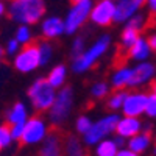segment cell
<instances>
[{"label": "cell", "instance_id": "cell-33", "mask_svg": "<svg viewBox=\"0 0 156 156\" xmlns=\"http://www.w3.org/2000/svg\"><path fill=\"white\" fill-rule=\"evenodd\" d=\"M9 129H11V137H12V140H17V142H19V139H20V136H22V131H23V123L11 125Z\"/></svg>", "mask_w": 156, "mask_h": 156}, {"label": "cell", "instance_id": "cell-5", "mask_svg": "<svg viewBox=\"0 0 156 156\" xmlns=\"http://www.w3.org/2000/svg\"><path fill=\"white\" fill-rule=\"evenodd\" d=\"M109 42H111L109 36L105 34V36H101L90 48L83 50L81 55H78L76 58H73V66H72L73 70L75 72H84V70L90 69L95 64V61L108 50Z\"/></svg>", "mask_w": 156, "mask_h": 156}, {"label": "cell", "instance_id": "cell-14", "mask_svg": "<svg viewBox=\"0 0 156 156\" xmlns=\"http://www.w3.org/2000/svg\"><path fill=\"white\" fill-rule=\"evenodd\" d=\"M145 0H119L114 3V20L125 22L131 16H134L137 9L144 5Z\"/></svg>", "mask_w": 156, "mask_h": 156}, {"label": "cell", "instance_id": "cell-29", "mask_svg": "<svg viewBox=\"0 0 156 156\" xmlns=\"http://www.w3.org/2000/svg\"><path fill=\"white\" fill-rule=\"evenodd\" d=\"M148 117H154L156 115V94L154 89L147 95V103H145V111H144Z\"/></svg>", "mask_w": 156, "mask_h": 156}, {"label": "cell", "instance_id": "cell-32", "mask_svg": "<svg viewBox=\"0 0 156 156\" xmlns=\"http://www.w3.org/2000/svg\"><path fill=\"white\" fill-rule=\"evenodd\" d=\"M83 50H86L84 48V39L83 37H76L73 41V45H72V55H73V58H76L78 55H81Z\"/></svg>", "mask_w": 156, "mask_h": 156}, {"label": "cell", "instance_id": "cell-13", "mask_svg": "<svg viewBox=\"0 0 156 156\" xmlns=\"http://www.w3.org/2000/svg\"><path fill=\"white\" fill-rule=\"evenodd\" d=\"M125 147L128 150H131L133 153L142 156L144 153H147L151 147V134H150V126L144 128L140 133L134 134L133 137H129L125 140Z\"/></svg>", "mask_w": 156, "mask_h": 156}, {"label": "cell", "instance_id": "cell-18", "mask_svg": "<svg viewBox=\"0 0 156 156\" xmlns=\"http://www.w3.org/2000/svg\"><path fill=\"white\" fill-rule=\"evenodd\" d=\"M64 33V23L58 17H48L42 23V34L44 37H56Z\"/></svg>", "mask_w": 156, "mask_h": 156}, {"label": "cell", "instance_id": "cell-6", "mask_svg": "<svg viewBox=\"0 0 156 156\" xmlns=\"http://www.w3.org/2000/svg\"><path fill=\"white\" fill-rule=\"evenodd\" d=\"M48 126L47 123L41 119V117H31L27 119L23 123V131L22 136L19 139V142L22 145H37L44 140V137L48 133Z\"/></svg>", "mask_w": 156, "mask_h": 156}, {"label": "cell", "instance_id": "cell-38", "mask_svg": "<svg viewBox=\"0 0 156 156\" xmlns=\"http://www.w3.org/2000/svg\"><path fill=\"white\" fill-rule=\"evenodd\" d=\"M3 12H5V5H3L2 2H0V16H2Z\"/></svg>", "mask_w": 156, "mask_h": 156}, {"label": "cell", "instance_id": "cell-40", "mask_svg": "<svg viewBox=\"0 0 156 156\" xmlns=\"http://www.w3.org/2000/svg\"><path fill=\"white\" fill-rule=\"evenodd\" d=\"M78 2H84V0H73V3H78Z\"/></svg>", "mask_w": 156, "mask_h": 156}, {"label": "cell", "instance_id": "cell-26", "mask_svg": "<svg viewBox=\"0 0 156 156\" xmlns=\"http://www.w3.org/2000/svg\"><path fill=\"white\" fill-rule=\"evenodd\" d=\"M125 97H126V92H123V90H119V92L114 94V95L108 100V108H109V109H120Z\"/></svg>", "mask_w": 156, "mask_h": 156}, {"label": "cell", "instance_id": "cell-11", "mask_svg": "<svg viewBox=\"0 0 156 156\" xmlns=\"http://www.w3.org/2000/svg\"><path fill=\"white\" fill-rule=\"evenodd\" d=\"M94 23L106 27L114 20V0H101L94 8H90L89 12Z\"/></svg>", "mask_w": 156, "mask_h": 156}, {"label": "cell", "instance_id": "cell-3", "mask_svg": "<svg viewBox=\"0 0 156 156\" xmlns=\"http://www.w3.org/2000/svg\"><path fill=\"white\" fill-rule=\"evenodd\" d=\"M117 122H119V115L117 114H108L105 117H101V119H98L97 122H92L89 129L83 134L81 142L86 147H94L97 142L114 134Z\"/></svg>", "mask_w": 156, "mask_h": 156}, {"label": "cell", "instance_id": "cell-4", "mask_svg": "<svg viewBox=\"0 0 156 156\" xmlns=\"http://www.w3.org/2000/svg\"><path fill=\"white\" fill-rule=\"evenodd\" d=\"M55 87H51L47 78H37L28 89V97L36 111H47L55 100Z\"/></svg>", "mask_w": 156, "mask_h": 156}, {"label": "cell", "instance_id": "cell-24", "mask_svg": "<svg viewBox=\"0 0 156 156\" xmlns=\"http://www.w3.org/2000/svg\"><path fill=\"white\" fill-rule=\"evenodd\" d=\"M12 137H11V129H9V125L5 123V125H0V147L2 148H6L12 144Z\"/></svg>", "mask_w": 156, "mask_h": 156}, {"label": "cell", "instance_id": "cell-25", "mask_svg": "<svg viewBox=\"0 0 156 156\" xmlns=\"http://www.w3.org/2000/svg\"><path fill=\"white\" fill-rule=\"evenodd\" d=\"M37 51H39V64L48 62V59L51 56V45L48 42H41L37 45Z\"/></svg>", "mask_w": 156, "mask_h": 156}, {"label": "cell", "instance_id": "cell-31", "mask_svg": "<svg viewBox=\"0 0 156 156\" xmlns=\"http://www.w3.org/2000/svg\"><path fill=\"white\" fill-rule=\"evenodd\" d=\"M106 94H108V84L106 83H97V84H94L92 95L95 98H101V97H105Z\"/></svg>", "mask_w": 156, "mask_h": 156}, {"label": "cell", "instance_id": "cell-22", "mask_svg": "<svg viewBox=\"0 0 156 156\" xmlns=\"http://www.w3.org/2000/svg\"><path fill=\"white\" fill-rule=\"evenodd\" d=\"M64 80H66V67L64 66H56L53 70L50 72L48 78H47V81L51 87H59L62 86Z\"/></svg>", "mask_w": 156, "mask_h": 156}, {"label": "cell", "instance_id": "cell-2", "mask_svg": "<svg viewBox=\"0 0 156 156\" xmlns=\"http://www.w3.org/2000/svg\"><path fill=\"white\" fill-rule=\"evenodd\" d=\"M73 105V92L70 87H62L59 92L55 95V100L48 108V119L53 128H59L66 123L69 119L70 111Z\"/></svg>", "mask_w": 156, "mask_h": 156}, {"label": "cell", "instance_id": "cell-36", "mask_svg": "<svg viewBox=\"0 0 156 156\" xmlns=\"http://www.w3.org/2000/svg\"><path fill=\"white\" fill-rule=\"evenodd\" d=\"M147 42H148V45H150V48L153 50V48L156 47V36H154V34H151V36H150V39H148V41H147Z\"/></svg>", "mask_w": 156, "mask_h": 156}, {"label": "cell", "instance_id": "cell-41", "mask_svg": "<svg viewBox=\"0 0 156 156\" xmlns=\"http://www.w3.org/2000/svg\"><path fill=\"white\" fill-rule=\"evenodd\" d=\"M0 150H2V147H0Z\"/></svg>", "mask_w": 156, "mask_h": 156}, {"label": "cell", "instance_id": "cell-27", "mask_svg": "<svg viewBox=\"0 0 156 156\" xmlns=\"http://www.w3.org/2000/svg\"><path fill=\"white\" fill-rule=\"evenodd\" d=\"M90 123H92V120H90L87 115H80V117L76 119V122H75V129H76V133L83 136V134L87 131V129H89Z\"/></svg>", "mask_w": 156, "mask_h": 156}, {"label": "cell", "instance_id": "cell-30", "mask_svg": "<svg viewBox=\"0 0 156 156\" xmlns=\"http://www.w3.org/2000/svg\"><path fill=\"white\" fill-rule=\"evenodd\" d=\"M144 16L142 14H134V16H131L128 19V25L126 27H129V28H134L136 31H140L142 30V27H144Z\"/></svg>", "mask_w": 156, "mask_h": 156}, {"label": "cell", "instance_id": "cell-28", "mask_svg": "<svg viewBox=\"0 0 156 156\" xmlns=\"http://www.w3.org/2000/svg\"><path fill=\"white\" fill-rule=\"evenodd\" d=\"M16 41L19 44H28L31 41V31L27 25H20L17 33H16Z\"/></svg>", "mask_w": 156, "mask_h": 156}, {"label": "cell", "instance_id": "cell-8", "mask_svg": "<svg viewBox=\"0 0 156 156\" xmlns=\"http://www.w3.org/2000/svg\"><path fill=\"white\" fill-rule=\"evenodd\" d=\"M62 136L58 131V128L48 129L47 136L41 142L37 156H62Z\"/></svg>", "mask_w": 156, "mask_h": 156}, {"label": "cell", "instance_id": "cell-1", "mask_svg": "<svg viewBox=\"0 0 156 156\" xmlns=\"http://www.w3.org/2000/svg\"><path fill=\"white\" fill-rule=\"evenodd\" d=\"M44 12L45 5L42 0H12L9 5V17L20 25L36 23Z\"/></svg>", "mask_w": 156, "mask_h": 156}, {"label": "cell", "instance_id": "cell-9", "mask_svg": "<svg viewBox=\"0 0 156 156\" xmlns=\"http://www.w3.org/2000/svg\"><path fill=\"white\" fill-rule=\"evenodd\" d=\"M37 66H41L37 45H27L14 59V67L19 72H31Z\"/></svg>", "mask_w": 156, "mask_h": 156}, {"label": "cell", "instance_id": "cell-7", "mask_svg": "<svg viewBox=\"0 0 156 156\" xmlns=\"http://www.w3.org/2000/svg\"><path fill=\"white\" fill-rule=\"evenodd\" d=\"M90 8H92V2L90 0H84V2H78L72 6V9L69 11V14L64 20V31L73 34L81 25L86 22V19L89 17Z\"/></svg>", "mask_w": 156, "mask_h": 156}, {"label": "cell", "instance_id": "cell-10", "mask_svg": "<svg viewBox=\"0 0 156 156\" xmlns=\"http://www.w3.org/2000/svg\"><path fill=\"white\" fill-rule=\"evenodd\" d=\"M144 129V123L139 117H131V115H125V117H119V122L115 125V136L122 137L123 140L133 137L134 134L140 133Z\"/></svg>", "mask_w": 156, "mask_h": 156}, {"label": "cell", "instance_id": "cell-16", "mask_svg": "<svg viewBox=\"0 0 156 156\" xmlns=\"http://www.w3.org/2000/svg\"><path fill=\"white\" fill-rule=\"evenodd\" d=\"M154 75V66L151 62H140L136 69H131V78L128 86H140L150 81Z\"/></svg>", "mask_w": 156, "mask_h": 156}, {"label": "cell", "instance_id": "cell-23", "mask_svg": "<svg viewBox=\"0 0 156 156\" xmlns=\"http://www.w3.org/2000/svg\"><path fill=\"white\" fill-rule=\"evenodd\" d=\"M137 37H139V31H136L134 28L126 27V28L123 30V33H122V44H123V47H125V48H129V47L136 42Z\"/></svg>", "mask_w": 156, "mask_h": 156}, {"label": "cell", "instance_id": "cell-17", "mask_svg": "<svg viewBox=\"0 0 156 156\" xmlns=\"http://www.w3.org/2000/svg\"><path fill=\"white\" fill-rule=\"evenodd\" d=\"M62 156H87L86 145L76 136H67L62 142Z\"/></svg>", "mask_w": 156, "mask_h": 156}, {"label": "cell", "instance_id": "cell-20", "mask_svg": "<svg viewBox=\"0 0 156 156\" xmlns=\"http://www.w3.org/2000/svg\"><path fill=\"white\" fill-rule=\"evenodd\" d=\"M27 106L23 105V103H16L14 106H12L6 115V120H8V125H16V123H25L27 120Z\"/></svg>", "mask_w": 156, "mask_h": 156}, {"label": "cell", "instance_id": "cell-37", "mask_svg": "<svg viewBox=\"0 0 156 156\" xmlns=\"http://www.w3.org/2000/svg\"><path fill=\"white\" fill-rule=\"evenodd\" d=\"M148 5H150V11L154 12V8H156V0H148Z\"/></svg>", "mask_w": 156, "mask_h": 156}, {"label": "cell", "instance_id": "cell-21", "mask_svg": "<svg viewBox=\"0 0 156 156\" xmlns=\"http://www.w3.org/2000/svg\"><path fill=\"white\" fill-rule=\"evenodd\" d=\"M129 78H131V69L129 67H125V66H120V69L117 70L112 76V84L114 87L120 89V87H125L128 86L129 83Z\"/></svg>", "mask_w": 156, "mask_h": 156}, {"label": "cell", "instance_id": "cell-12", "mask_svg": "<svg viewBox=\"0 0 156 156\" xmlns=\"http://www.w3.org/2000/svg\"><path fill=\"white\" fill-rule=\"evenodd\" d=\"M145 103H147V94H142V92L126 94V97L122 103L123 114L131 115V117H139L145 111Z\"/></svg>", "mask_w": 156, "mask_h": 156}, {"label": "cell", "instance_id": "cell-15", "mask_svg": "<svg viewBox=\"0 0 156 156\" xmlns=\"http://www.w3.org/2000/svg\"><path fill=\"white\" fill-rule=\"evenodd\" d=\"M122 147H125V140L122 137H106L94 145L92 156H115V153Z\"/></svg>", "mask_w": 156, "mask_h": 156}, {"label": "cell", "instance_id": "cell-39", "mask_svg": "<svg viewBox=\"0 0 156 156\" xmlns=\"http://www.w3.org/2000/svg\"><path fill=\"white\" fill-rule=\"evenodd\" d=\"M3 55H5V50H3V48H2V47H0V58H2V56H3Z\"/></svg>", "mask_w": 156, "mask_h": 156}, {"label": "cell", "instance_id": "cell-19", "mask_svg": "<svg viewBox=\"0 0 156 156\" xmlns=\"http://www.w3.org/2000/svg\"><path fill=\"white\" fill-rule=\"evenodd\" d=\"M128 50H129V56H131L133 59H137V61H144L150 55V51H151L148 42L145 41L144 37H137L136 42Z\"/></svg>", "mask_w": 156, "mask_h": 156}, {"label": "cell", "instance_id": "cell-35", "mask_svg": "<svg viewBox=\"0 0 156 156\" xmlns=\"http://www.w3.org/2000/svg\"><path fill=\"white\" fill-rule=\"evenodd\" d=\"M115 156H139V154L133 153L131 150H128L126 147H122V148H119V151L115 153Z\"/></svg>", "mask_w": 156, "mask_h": 156}, {"label": "cell", "instance_id": "cell-34", "mask_svg": "<svg viewBox=\"0 0 156 156\" xmlns=\"http://www.w3.org/2000/svg\"><path fill=\"white\" fill-rule=\"evenodd\" d=\"M17 47H19V42L16 41V39H11V41L8 42V45H6V51L9 55H12V53H16Z\"/></svg>", "mask_w": 156, "mask_h": 156}]
</instances>
